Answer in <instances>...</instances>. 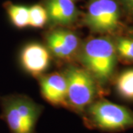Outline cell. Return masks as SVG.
Listing matches in <instances>:
<instances>
[{"label": "cell", "mask_w": 133, "mask_h": 133, "mask_svg": "<svg viewBox=\"0 0 133 133\" xmlns=\"http://www.w3.org/2000/svg\"><path fill=\"white\" fill-rule=\"evenodd\" d=\"M72 1H74V0H72Z\"/></svg>", "instance_id": "9a60e30c"}, {"label": "cell", "mask_w": 133, "mask_h": 133, "mask_svg": "<svg viewBox=\"0 0 133 133\" xmlns=\"http://www.w3.org/2000/svg\"><path fill=\"white\" fill-rule=\"evenodd\" d=\"M117 50L115 44L107 38L87 40L80 49V61L96 81L105 84L114 72Z\"/></svg>", "instance_id": "6da1fadb"}, {"label": "cell", "mask_w": 133, "mask_h": 133, "mask_svg": "<svg viewBox=\"0 0 133 133\" xmlns=\"http://www.w3.org/2000/svg\"><path fill=\"white\" fill-rule=\"evenodd\" d=\"M40 85L44 98L50 104L66 107L67 84L64 75L55 72L42 76Z\"/></svg>", "instance_id": "ba28073f"}, {"label": "cell", "mask_w": 133, "mask_h": 133, "mask_svg": "<svg viewBox=\"0 0 133 133\" xmlns=\"http://www.w3.org/2000/svg\"><path fill=\"white\" fill-rule=\"evenodd\" d=\"M116 88L121 97L133 101V69L120 74L116 81Z\"/></svg>", "instance_id": "8fae6325"}, {"label": "cell", "mask_w": 133, "mask_h": 133, "mask_svg": "<svg viewBox=\"0 0 133 133\" xmlns=\"http://www.w3.org/2000/svg\"><path fill=\"white\" fill-rule=\"evenodd\" d=\"M44 7L48 13V20L56 24H72L78 14L72 0H46Z\"/></svg>", "instance_id": "9c48e42d"}, {"label": "cell", "mask_w": 133, "mask_h": 133, "mask_svg": "<svg viewBox=\"0 0 133 133\" xmlns=\"http://www.w3.org/2000/svg\"><path fill=\"white\" fill-rule=\"evenodd\" d=\"M48 20V13L45 7L36 4L29 8V25L39 28H42Z\"/></svg>", "instance_id": "7c38bea8"}, {"label": "cell", "mask_w": 133, "mask_h": 133, "mask_svg": "<svg viewBox=\"0 0 133 133\" xmlns=\"http://www.w3.org/2000/svg\"><path fill=\"white\" fill-rule=\"evenodd\" d=\"M85 112L87 121L101 130L118 132L133 127V112L107 100L94 101Z\"/></svg>", "instance_id": "7a4b0ae2"}, {"label": "cell", "mask_w": 133, "mask_h": 133, "mask_svg": "<svg viewBox=\"0 0 133 133\" xmlns=\"http://www.w3.org/2000/svg\"><path fill=\"white\" fill-rule=\"evenodd\" d=\"M67 84L66 107L83 112L96 95V80L86 69L69 66L64 74Z\"/></svg>", "instance_id": "277c9868"}, {"label": "cell", "mask_w": 133, "mask_h": 133, "mask_svg": "<svg viewBox=\"0 0 133 133\" xmlns=\"http://www.w3.org/2000/svg\"><path fill=\"white\" fill-rule=\"evenodd\" d=\"M42 107L25 96H14L3 103L4 118L12 133H36Z\"/></svg>", "instance_id": "3957f363"}, {"label": "cell", "mask_w": 133, "mask_h": 133, "mask_svg": "<svg viewBox=\"0 0 133 133\" xmlns=\"http://www.w3.org/2000/svg\"><path fill=\"white\" fill-rule=\"evenodd\" d=\"M125 9L130 14L133 15V0H120Z\"/></svg>", "instance_id": "5bb4252c"}, {"label": "cell", "mask_w": 133, "mask_h": 133, "mask_svg": "<svg viewBox=\"0 0 133 133\" xmlns=\"http://www.w3.org/2000/svg\"><path fill=\"white\" fill-rule=\"evenodd\" d=\"M84 23L95 33H111L118 28L120 8L115 0H90Z\"/></svg>", "instance_id": "5b68a950"}, {"label": "cell", "mask_w": 133, "mask_h": 133, "mask_svg": "<svg viewBox=\"0 0 133 133\" xmlns=\"http://www.w3.org/2000/svg\"><path fill=\"white\" fill-rule=\"evenodd\" d=\"M50 62V52L39 43L27 44L21 52V63L26 71L38 76L45 71Z\"/></svg>", "instance_id": "52a82bcc"}, {"label": "cell", "mask_w": 133, "mask_h": 133, "mask_svg": "<svg viewBox=\"0 0 133 133\" xmlns=\"http://www.w3.org/2000/svg\"><path fill=\"white\" fill-rule=\"evenodd\" d=\"M115 48L120 56L126 60L133 62V39L119 38L116 42Z\"/></svg>", "instance_id": "4fadbf2b"}, {"label": "cell", "mask_w": 133, "mask_h": 133, "mask_svg": "<svg viewBox=\"0 0 133 133\" xmlns=\"http://www.w3.org/2000/svg\"><path fill=\"white\" fill-rule=\"evenodd\" d=\"M47 44L52 55L62 59H68L78 52L79 39L70 30L56 29L48 35Z\"/></svg>", "instance_id": "8992f818"}, {"label": "cell", "mask_w": 133, "mask_h": 133, "mask_svg": "<svg viewBox=\"0 0 133 133\" xmlns=\"http://www.w3.org/2000/svg\"><path fill=\"white\" fill-rule=\"evenodd\" d=\"M6 10L12 23L19 28L29 26V8L24 5L8 3Z\"/></svg>", "instance_id": "30bf717a"}]
</instances>
